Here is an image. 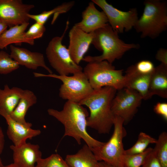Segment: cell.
<instances>
[{
	"label": "cell",
	"mask_w": 167,
	"mask_h": 167,
	"mask_svg": "<svg viewBox=\"0 0 167 167\" xmlns=\"http://www.w3.org/2000/svg\"><path fill=\"white\" fill-rule=\"evenodd\" d=\"M47 112L63 125V137H71L79 144L83 140L91 150L104 143L92 137L87 132V119L89 114L87 109L79 103L67 101L61 110L50 108Z\"/></svg>",
	"instance_id": "6da1fadb"
},
{
	"label": "cell",
	"mask_w": 167,
	"mask_h": 167,
	"mask_svg": "<svg viewBox=\"0 0 167 167\" xmlns=\"http://www.w3.org/2000/svg\"><path fill=\"white\" fill-rule=\"evenodd\" d=\"M117 91L110 87L94 90L79 103L89 110L90 114L87 119V126L100 134L109 133L115 118L111 109V103Z\"/></svg>",
	"instance_id": "7a4b0ae2"
},
{
	"label": "cell",
	"mask_w": 167,
	"mask_h": 167,
	"mask_svg": "<svg viewBox=\"0 0 167 167\" xmlns=\"http://www.w3.org/2000/svg\"><path fill=\"white\" fill-rule=\"evenodd\" d=\"M95 47L102 52L99 56H88L82 60L89 62L106 61L110 64L121 58L125 52L132 49H139L138 44L125 43L119 37L118 33L113 30L109 24L94 32L92 42Z\"/></svg>",
	"instance_id": "3957f363"
},
{
	"label": "cell",
	"mask_w": 167,
	"mask_h": 167,
	"mask_svg": "<svg viewBox=\"0 0 167 167\" xmlns=\"http://www.w3.org/2000/svg\"><path fill=\"white\" fill-rule=\"evenodd\" d=\"M143 14L134 28L141 38L154 39L167 29V2L161 0H146Z\"/></svg>",
	"instance_id": "277c9868"
},
{
	"label": "cell",
	"mask_w": 167,
	"mask_h": 167,
	"mask_svg": "<svg viewBox=\"0 0 167 167\" xmlns=\"http://www.w3.org/2000/svg\"><path fill=\"white\" fill-rule=\"evenodd\" d=\"M122 118L115 116L114 130L109 139L101 146L92 150L98 161H103L115 166H124L125 150L122 141L126 132Z\"/></svg>",
	"instance_id": "5b68a950"
},
{
	"label": "cell",
	"mask_w": 167,
	"mask_h": 167,
	"mask_svg": "<svg viewBox=\"0 0 167 167\" xmlns=\"http://www.w3.org/2000/svg\"><path fill=\"white\" fill-rule=\"evenodd\" d=\"M88 63L83 72L94 90L105 87H112L117 90L124 88L122 70H116L112 64L106 61Z\"/></svg>",
	"instance_id": "8992f818"
},
{
	"label": "cell",
	"mask_w": 167,
	"mask_h": 167,
	"mask_svg": "<svg viewBox=\"0 0 167 167\" xmlns=\"http://www.w3.org/2000/svg\"><path fill=\"white\" fill-rule=\"evenodd\" d=\"M34 77H49L58 79L62 83L59 89V96L63 99L79 103L94 91L83 71L76 73L71 76L54 74H44L33 72Z\"/></svg>",
	"instance_id": "52a82bcc"
},
{
	"label": "cell",
	"mask_w": 167,
	"mask_h": 167,
	"mask_svg": "<svg viewBox=\"0 0 167 167\" xmlns=\"http://www.w3.org/2000/svg\"><path fill=\"white\" fill-rule=\"evenodd\" d=\"M68 24L67 22L66 28L61 36H56L51 39L45 50L50 65L58 75L62 76H67L83 71L82 67L73 61L68 49L62 43Z\"/></svg>",
	"instance_id": "ba28073f"
},
{
	"label": "cell",
	"mask_w": 167,
	"mask_h": 167,
	"mask_svg": "<svg viewBox=\"0 0 167 167\" xmlns=\"http://www.w3.org/2000/svg\"><path fill=\"white\" fill-rule=\"evenodd\" d=\"M91 1L102 10L106 16L108 23L118 34L131 30L138 19L137 10L135 8L125 11L114 7L105 0H92Z\"/></svg>",
	"instance_id": "9c48e42d"
},
{
	"label": "cell",
	"mask_w": 167,
	"mask_h": 167,
	"mask_svg": "<svg viewBox=\"0 0 167 167\" xmlns=\"http://www.w3.org/2000/svg\"><path fill=\"white\" fill-rule=\"evenodd\" d=\"M143 98L136 91L126 88L118 90L111 103V109L115 116L124 121V124L131 121L136 113Z\"/></svg>",
	"instance_id": "30bf717a"
},
{
	"label": "cell",
	"mask_w": 167,
	"mask_h": 167,
	"mask_svg": "<svg viewBox=\"0 0 167 167\" xmlns=\"http://www.w3.org/2000/svg\"><path fill=\"white\" fill-rule=\"evenodd\" d=\"M34 6L21 0H0V20L10 27L28 23L27 15Z\"/></svg>",
	"instance_id": "8fae6325"
},
{
	"label": "cell",
	"mask_w": 167,
	"mask_h": 167,
	"mask_svg": "<svg viewBox=\"0 0 167 167\" xmlns=\"http://www.w3.org/2000/svg\"><path fill=\"white\" fill-rule=\"evenodd\" d=\"M94 32L87 33L73 26L69 33L67 48L73 61L79 65L88 51L93 38Z\"/></svg>",
	"instance_id": "7c38bea8"
},
{
	"label": "cell",
	"mask_w": 167,
	"mask_h": 167,
	"mask_svg": "<svg viewBox=\"0 0 167 167\" xmlns=\"http://www.w3.org/2000/svg\"><path fill=\"white\" fill-rule=\"evenodd\" d=\"M0 115L4 118L6 121L8 125L6 131L7 136L15 146H20L26 143L27 139H31L41 133L40 130L31 128L32 123L26 125L18 122L3 110H0Z\"/></svg>",
	"instance_id": "4fadbf2b"
},
{
	"label": "cell",
	"mask_w": 167,
	"mask_h": 167,
	"mask_svg": "<svg viewBox=\"0 0 167 167\" xmlns=\"http://www.w3.org/2000/svg\"><path fill=\"white\" fill-rule=\"evenodd\" d=\"M13 151V164L17 167H35L42 158V153L38 144L25 143L19 146H10Z\"/></svg>",
	"instance_id": "5bb4252c"
},
{
	"label": "cell",
	"mask_w": 167,
	"mask_h": 167,
	"mask_svg": "<svg viewBox=\"0 0 167 167\" xmlns=\"http://www.w3.org/2000/svg\"><path fill=\"white\" fill-rule=\"evenodd\" d=\"M11 57L20 66H24L32 70L39 67L43 68L49 74H52V70L46 65L44 55L37 52H32L24 48L11 45L10 46Z\"/></svg>",
	"instance_id": "9a60e30c"
},
{
	"label": "cell",
	"mask_w": 167,
	"mask_h": 167,
	"mask_svg": "<svg viewBox=\"0 0 167 167\" xmlns=\"http://www.w3.org/2000/svg\"><path fill=\"white\" fill-rule=\"evenodd\" d=\"M82 16V20L74 26L87 33L94 32L109 24L105 13L98 11L92 1L83 11Z\"/></svg>",
	"instance_id": "2e32d148"
},
{
	"label": "cell",
	"mask_w": 167,
	"mask_h": 167,
	"mask_svg": "<svg viewBox=\"0 0 167 167\" xmlns=\"http://www.w3.org/2000/svg\"><path fill=\"white\" fill-rule=\"evenodd\" d=\"M151 74H141L135 69L134 65L129 66L124 75V88L136 91L143 99L148 100L152 97L149 91Z\"/></svg>",
	"instance_id": "e0dca14e"
},
{
	"label": "cell",
	"mask_w": 167,
	"mask_h": 167,
	"mask_svg": "<svg viewBox=\"0 0 167 167\" xmlns=\"http://www.w3.org/2000/svg\"><path fill=\"white\" fill-rule=\"evenodd\" d=\"M149 91L152 97L157 95L167 98V66L162 63L155 67L151 75Z\"/></svg>",
	"instance_id": "ac0fdd59"
},
{
	"label": "cell",
	"mask_w": 167,
	"mask_h": 167,
	"mask_svg": "<svg viewBox=\"0 0 167 167\" xmlns=\"http://www.w3.org/2000/svg\"><path fill=\"white\" fill-rule=\"evenodd\" d=\"M65 161L70 167H98L99 162L86 144L75 154L67 155Z\"/></svg>",
	"instance_id": "d6986e66"
},
{
	"label": "cell",
	"mask_w": 167,
	"mask_h": 167,
	"mask_svg": "<svg viewBox=\"0 0 167 167\" xmlns=\"http://www.w3.org/2000/svg\"><path fill=\"white\" fill-rule=\"evenodd\" d=\"M24 90L17 87L10 88L7 84L0 88V110L10 115L17 105Z\"/></svg>",
	"instance_id": "ffe728a7"
},
{
	"label": "cell",
	"mask_w": 167,
	"mask_h": 167,
	"mask_svg": "<svg viewBox=\"0 0 167 167\" xmlns=\"http://www.w3.org/2000/svg\"><path fill=\"white\" fill-rule=\"evenodd\" d=\"M37 101V97L33 92L29 90H24L17 105L9 116L13 120L21 123L30 124L31 123L27 122L25 117L28 109L36 104Z\"/></svg>",
	"instance_id": "44dd1931"
},
{
	"label": "cell",
	"mask_w": 167,
	"mask_h": 167,
	"mask_svg": "<svg viewBox=\"0 0 167 167\" xmlns=\"http://www.w3.org/2000/svg\"><path fill=\"white\" fill-rule=\"evenodd\" d=\"M29 24V22L25 23L14 26L5 31L0 35V49L12 44L20 45L24 42L23 35Z\"/></svg>",
	"instance_id": "7402d4cb"
},
{
	"label": "cell",
	"mask_w": 167,
	"mask_h": 167,
	"mask_svg": "<svg viewBox=\"0 0 167 167\" xmlns=\"http://www.w3.org/2000/svg\"><path fill=\"white\" fill-rule=\"evenodd\" d=\"M74 4V1L65 2L50 10L45 11L37 15H32L29 13L27 15L30 19L34 20L36 22L44 25L49 17L54 15L55 16L52 21V23H53L59 14L67 12L72 8Z\"/></svg>",
	"instance_id": "603a6c76"
},
{
	"label": "cell",
	"mask_w": 167,
	"mask_h": 167,
	"mask_svg": "<svg viewBox=\"0 0 167 167\" xmlns=\"http://www.w3.org/2000/svg\"><path fill=\"white\" fill-rule=\"evenodd\" d=\"M157 139L144 132H140L135 143L131 148L125 151V155H133L144 152L150 144L155 143Z\"/></svg>",
	"instance_id": "cb8c5ba5"
},
{
	"label": "cell",
	"mask_w": 167,
	"mask_h": 167,
	"mask_svg": "<svg viewBox=\"0 0 167 167\" xmlns=\"http://www.w3.org/2000/svg\"><path fill=\"white\" fill-rule=\"evenodd\" d=\"M153 151L162 167H167V133L162 132L155 143Z\"/></svg>",
	"instance_id": "d4e9b609"
},
{
	"label": "cell",
	"mask_w": 167,
	"mask_h": 167,
	"mask_svg": "<svg viewBox=\"0 0 167 167\" xmlns=\"http://www.w3.org/2000/svg\"><path fill=\"white\" fill-rule=\"evenodd\" d=\"M46 30L44 25L36 22L30 26L23 35L24 43L31 45L34 44V40L41 37Z\"/></svg>",
	"instance_id": "484cf974"
},
{
	"label": "cell",
	"mask_w": 167,
	"mask_h": 167,
	"mask_svg": "<svg viewBox=\"0 0 167 167\" xmlns=\"http://www.w3.org/2000/svg\"><path fill=\"white\" fill-rule=\"evenodd\" d=\"M19 65L3 50L0 51V74L6 75L17 69Z\"/></svg>",
	"instance_id": "4316f807"
},
{
	"label": "cell",
	"mask_w": 167,
	"mask_h": 167,
	"mask_svg": "<svg viewBox=\"0 0 167 167\" xmlns=\"http://www.w3.org/2000/svg\"><path fill=\"white\" fill-rule=\"evenodd\" d=\"M35 167H70L65 160L58 154H53L49 157L40 159Z\"/></svg>",
	"instance_id": "83f0119b"
},
{
	"label": "cell",
	"mask_w": 167,
	"mask_h": 167,
	"mask_svg": "<svg viewBox=\"0 0 167 167\" xmlns=\"http://www.w3.org/2000/svg\"><path fill=\"white\" fill-rule=\"evenodd\" d=\"M152 148H147L144 152L133 155H125L124 166L125 167H141L147 155Z\"/></svg>",
	"instance_id": "f1b7e54d"
},
{
	"label": "cell",
	"mask_w": 167,
	"mask_h": 167,
	"mask_svg": "<svg viewBox=\"0 0 167 167\" xmlns=\"http://www.w3.org/2000/svg\"><path fill=\"white\" fill-rule=\"evenodd\" d=\"M134 66L138 72L145 75L151 74L155 68L153 63L148 60L140 61Z\"/></svg>",
	"instance_id": "f546056e"
},
{
	"label": "cell",
	"mask_w": 167,
	"mask_h": 167,
	"mask_svg": "<svg viewBox=\"0 0 167 167\" xmlns=\"http://www.w3.org/2000/svg\"><path fill=\"white\" fill-rule=\"evenodd\" d=\"M141 167H162L153 149L146 156Z\"/></svg>",
	"instance_id": "4dcf8cb0"
},
{
	"label": "cell",
	"mask_w": 167,
	"mask_h": 167,
	"mask_svg": "<svg viewBox=\"0 0 167 167\" xmlns=\"http://www.w3.org/2000/svg\"><path fill=\"white\" fill-rule=\"evenodd\" d=\"M153 110L156 114L161 116L165 120H167V103L165 102L157 103L154 106Z\"/></svg>",
	"instance_id": "1f68e13d"
},
{
	"label": "cell",
	"mask_w": 167,
	"mask_h": 167,
	"mask_svg": "<svg viewBox=\"0 0 167 167\" xmlns=\"http://www.w3.org/2000/svg\"><path fill=\"white\" fill-rule=\"evenodd\" d=\"M156 59L167 66V49L160 48L157 51L155 56Z\"/></svg>",
	"instance_id": "d6a6232c"
},
{
	"label": "cell",
	"mask_w": 167,
	"mask_h": 167,
	"mask_svg": "<svg viewBox=\"0 0 167 167\" xmlns=\"http://www.w3.org/2000/svg\"><path fill=\"white\" fill-rule=\"evenodd\" d=\"M5 145L4 135L2 128L0 126V155L2 153Z\"/></svg>",
	"instance_id": "836d02e7"
},
{
	"label": "cell",
	"mask_w": 167,
	"mask_h": 167,
	"mask_svg": "<svg viewBox=\"0 0 167 167\" xmlns=\"http://www.w3.org/2000/svg\"><path fill=\"white\" fill-rule=\"evenodd\" d=\"M98 167H117L109 165L104 161H99L98 163Z\"/></svg>",
	"instance_id": "e575fe53"
},
{
	"label": "cell",
	"mask_w": 167,
	"mask_h": 167,
	"mask_svg": "<svg viewBox=\"0 0 167 167\" xmlns=\"http://www.w3.org/2000/svg\"><path fill=\"white\" fill-rule=\"evenodd\" d=\"M8 26L0 20V35L6 29Z\"/></svg>",
	"instance_id": "d590c367"
},
{
	"label": "cell",
	"mask_w": 167,
	"mask_h": 167,
	"mask_svg": "<svg viewBox=\"0 0 167 167\" xmlns=\"http://www.w3.org/2000/svg\"><path fill=\"white\" fill-rule=\"evenodd\" d=\"M4 167H17L13 163L4 166Z\"/></svg>",
	"instance_id": "8d00e7d4"
},
{
	"label": "cell",
	"mask_w": 167,
	"mask_h": 167,
	"mask_svg": "<svg viewBox=\"0 0 167 167\" xmlns=\"http://www.w3.org/2000/svg\"><path fill=\"white\" fill-rule=\"evenodd\" d=\"M0 167H4L1 158L0 157Z\"/></svg>",
	"instance_id": "74e56055"
}]
</instances>
